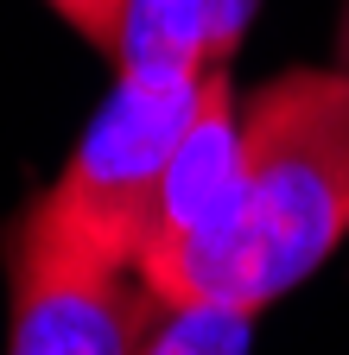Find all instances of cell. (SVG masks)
Listing matches in <instances>:
<instances>
[{"label": "cell", "instance_id": "8992f818", "mask_svg": "<svg viewBox=\"0 0 349 355\" xmlns=\"http://www.w3.org/2000/svg\"><path fill=\"white\" fill-rule=\"evenodd\" d=\"M45 7L96 44V51L114 58V44H121V26H127V0H45Z\"/></svg>", "mask_w": 349, "mask_h": 355}, {"label": "cell", "instance_id": "277c9868", "mask_svg": "<svg viewBox=\"0 0 349 355\" xmlns=\"http://www.w3.org/2000/svg\"><path fill=\"white\" fill-rule=\"evenodd\" d=\"M254 19V0H127V26L114 44V64H178L210 70L229 64Z\"/></svg>", "mask_w": 349, "mask_h": 355}, {"label": "cell", "instance_id": "52a82bcc", "mask_svg": "<svg viewBox=\"0 0 349 355\" xmlns=\"http://www.w3.org/2000/svg\"><path fill=\"white\" fill-rule=\"evenodd\" d=\"M337 64L349 70V0H343V32H337Z\"/></svg>", "mask_w": 349, "mask_h": 355}, {"label": "cell", "instance_id": "7a4b0ae2", "mask_svg": "<svg viewBox=\"0 0 349 355\" xmlns=\"http://www.w3.org/2000/svg\"><path fill=\"white\" fill-rule=\"evenodd\" d=\"M197 83L203 70L127 64L114 96L96 108L76 153L64 159L58 184L32 203V216L51 235L140 273V248L159 222L171 159H178V140L197 108Z\"/></svg>", "mask_w": 349, "mask_h": 355}, {"label": "cell", "instance_id": "5b68a950", "mask_svg": "<svg viewBox=\"0 0 349 355\" xmlns=\"http://www.w3.org/2000/svg\"><path fill=\"white\" fill-rule=\"evenodd\" d=\"M260 311H235V304H210V298H159L153 324H146V349L171 355V349H216L235 355L248 349Z\"/></svg>", "mask_w": 349, "mask_h": 355}, {"label": "cell", "instance_id": "6da1fadb", "mask_svg": "<svg viewBox=\"0 0 349 355\" xmlns=\"http://www.w3.org/2000/svg\"><path fill=\"white\" fill-rule=\"evenodd\" d=\"M349 235V70H286L241 108L235 209L165 298L267 311Z\"/></svg>", "mask_w": 349, "mask_h": 355}, {"label": "cell", "instance_id": "3957f363", "mask_svg": "<svg viewBox=\"0 0 349 355\" xmlns=\"http://www.w3.org/2000/svg\"><path fill=\"white\" fill-rule=\"evenodd\" d=\"M159 311V292L90 248L51 235L26 209L13 229V318L7 349L13 355H127L146 349V324Z\"/></svg>", "mask_w": 349, "mask_h": 355}]
</instances>
